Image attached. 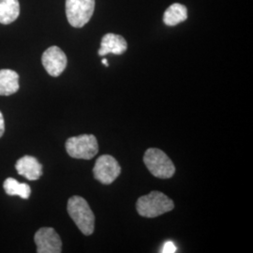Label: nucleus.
Masks as SVG:
<instances>
[{"instance_id":"1","label":"nucleus","mask_w":253,"mask_h":253,"mask_svg":"<svg viewBox=\"0 0 253 253\" xmlns=\"http://www.w3.org/2000/svg\"><path fill=\"white\" fill-rule=\"evenodd\" d=\"M174 208V204L167 195L154 190L149 194L140 197L136 203V209L140 216L153 217L162 216Z\"/></svg>"},{"instance_id":"2","label":"nucleus","mask_w":253,"mask_h":253,"mask_svg":"<svg viewBox=\"0 0 253 253\" xmlns=\"http://www.w3.org/2000/svg\"><path fill=\"white\" fill-rule=\"evenodd\" d=\"M67 209L70 217L84 235L94 233L95 216L85 200L80 196H73L68 201Z\"/></svg>"},{"instance_id":"3","label":"nucleus","mask_w":253,"mask_h":253,"mask_svg":"<svg viewBox=\"0 0 253 253\" xmlns=\"http://www.w3.org/2000/svg\"><path fill=\"white\" fill-rule=\"evenodd\" d=\"M144 163L149 172L158 178H171L175 172V167L171 159L158 148H149L145 151Z\"/></svg>"},{"instance_id":"4","label":"nucleus","mask_w":253,"mask_h":253,"mask_svg":"<svg viewBox=\"0 0 253 253\" xmlns=\"http://www.w3.org/2000/svg\"><path fill=\"white\" fill-rule=\"evenodd\" d=\"M66 150L74 159L91 160L99 152L97 138L92 134L71 137L66 142Z\"/></svg>"},{"instance_id":"5","label":"nucleus","mask_w":253,"mask_h":253,"mask_svg":"<svg viewBox=\"0 0 253 253\" xmlns=\"http://www.w3.org/2000/svg\"><path fill=\"white\" fill-rule=\"evenodd\" d=\"M94 9L95 0H66V15L72 27H84L92 17Z\"/></svg>"},{"instance_id":"6","label":"nucleus","mask_w":253,"mask_h":253,"mask_svg":"<svg viewBox=\"0 0 253 253\" xmlns=\"http://www.w3.org/2000/svg\"><path fill=\"white\" fill-rule=\"evenodd\" d=\"M121 167L111 155H102L96 161L93 168L94 177L104 185L112 184L119 176Z\"/></svg>"},{"instance_id":"7","label":"nucleus","mask_w":253,"mask_h":253,"mask_svg":"<svg viewBox=\"0 0 253 253\" xmlns=\"http://www.w3.org/2000/svg\"><path fill=\"white\" fill-rule=\"evenodd\" d=\"M34 240L38 253H60L62 252V241L53 228H41L35 234Z\"/></svg>"},{"instance_id":"8","label":"nucleus","mask_w":253,"mask_h":253,"mask_svg":"<svg viewBox=\"0 0 253 253\" xmlns=\"http://www.w3.org/2000/svg\"><path fill=\"white\" fill-rule=\"evenodd\" d=\"M42 62L49 75L57 77L65 71L68 59L59 47L51 46L42 54Z\"/></svg>"},{"instance_id":"9","label":"nucleus","mask_w":253,"mask_h":253,"mask_svg":"<svg viewBox=\"0 0 253 253\" xmlns=\"http://www.w3.org/2000/svg\"><path fill=\"white\" fill-rule=\"evenodd\" d=\"M15 168L19 174L26 177L27 180H38L42 174V165L32 156L21 158L15 164Z\"/></svg>"},{"instance_id":"10","label":"nucleus","mask_w":253,"mask_h":253,"mask_svg":"<svg viewBox=\"0 0 253 253\" xmlns=\"http://www.w3.org/2000/svg\"><path fill=\"white\" fill-rule=\"evenodd\" d=\"M127 44L126 40L120 35H117L114 33H108L104 35L99 50V54L103 56L108 54H122L126 51Z\"/></svg>"},{"instance_id":"11","label":"nucleus","mask_w":253,"mask_h":253,"mask_svg":"<svg viewBox=\"0 0 253 253\" xmlns=\"http://www.w3.org/2000/svg\"><path fill=\"white\" fill-rule=\"evenodd\" d=\"M18 89V73L8 69L0 70V96H10Z\"/></svg>"},{"instance_id":"12","label":"nucleus","mask_w":253,"mask_h":253,"mask_svg":"<svg viewBox=\"0 0 253 253\" xmlns=\"http://www.w3.org/2000/svg\"><path fill=\"white\" fill-rule=\"evenodd\" d=\"M188 18V9L186 6L174 3L165 10L163 15V22L166 26L174 27Z\"/></svg>"},{"instance_id":"13","label":"nucleus","mask_w":253,"mask_h":253,"mask_svg":"<svg viewBox=\"0 0 253 253\" xmlns=\"http://www.w3.org/2000/svg\"><path fill=\"white\" fill-rule=\"evenodd\" d=\"M19 14L18 0H0V24L9 25L18 18Z\"/></svg>"},{"instance_id":"14","label":"nucleus","mask_w":253,"mask_h":253,"mask_svg":"<svg viewBox=\"0 0 253 253\" xmlns=\"http://www.w3.org/2000/svg\"><path fill=\"white\" fill-rule=\"evenodd\" d=\"M3 188L9 196H19L23 199H28L31 194V189L26 183H19L14 178H7L4 181Z\"/></svg>"},{"instance_id":"15","label":"nucleus","mask_w":253,"mask_h":253,"mask_svg":"<svg viewBox=\"0 0 253 253\" xmlns=\"http://www.w3.org/2000/svg\"><path fill=\"white\" fill-rule=\"evenodd\" d=\"M176 246L172 241H167L163 245L162 253H176Z\"/></svg>"},{"instance_id":"16","label":"nucleus","mask_w":253,"mask_h":253,"mask_svg":"<svg viewBox=\"0 0 253 253\" xmlns=\"http://www.w3.org/2000/svg\"><path fill=\"white\" fill-rule=\"evenodd\" d=\"M4 131H5V121H4L2 113L0 112V137H2L4 134Z\"/></svg>"},{"instance_id":"17","label":"nucleus","mask_w":253,"mask_h":253,"mask_svg":"<svg viewBox=\"0 0 253 253\" xmlns=\"http://www.w3.org/2000/svg\"><path fill=\"white\" fill-rule=\"evenodd\" d=\"M102 64H104V65L107 66V67L109 66L108 61H107L106 59H102Z\"/></svg>"}]
</instances>
